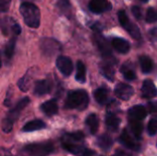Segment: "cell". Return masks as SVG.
<instances>
[{"instance_id": "obj_1", "label": "cell", "mask_w": 157, "mask_h": 156, "mask_svg": "<svg viewBox=\"0 0 157 156\" xmlns=\"http://www.w3.org/2000/svg\"><path fill=\"white\" fill-rule=\"evenodd\" d=\"M25 24L32 29H38L40 24V12L39 7L29 1H24L19 6Z\"/></svg>"}, {"instance_id": "obj_2", "label": "cell", "mask_w": 157, "mask_h": 156, "mask_svg": "<svg viewBox=\"0 0 157 156\" xmlns=\"http://www.w3.org/2000/svg\"><path fill=\"white\" fill-rule=\"evenodd\" d=\"M89 97L86 91L83 89L74 90L68 93L64 107L68 109L84 110L87 108Z\"/></svg>"}, {"instance_id": "obj_3", "label": "cell", "mask_w": 157, "mask_h": 156, "mask_svg": "<svg viewBox=\"0 0 157 156\" xmlns=\"http://www.w3.org/2000/svg\"><path fill=\"white\" fill-rule=\"evenodd\" d=\"M28 104H29V99L28 97H24L23 99L19 100L16 104V106L8 112L7 116L5 118L2 124V130L4 132L8 133L9 131H11L14 122L17 120L20 112L28 106Z\"/></svg>"}, {"instance_id": "obj_4", "label": "cell", "mask_w": 157, "mask_h": 156, "mask_svg": "<svg viewBox=\"0 0 157 156\" xmlns=\"http://www.w3.org/2000/svg\"><path fill=\"white\" fill-rule=\"evenodd\" d=\"M77 143L80 142L73 141L64 135L62 138V146L68 153L76 156H92L94 154V153L87 149L85 145L79 144Z\"/></svg>"}, {"instance_id": "obj_5", "label": "cell", "mask_w": 157, "mask_h": 156, "mask_svg": "<svg viewBox=\"0 0 157 156\" xmlns=\"http://www.w3.org/2000/svg\"><path fill=\"white\" fill-rule=\"evenodd\" d=\"M118 18L119 21L121 25V27L135 40H140L142 38V34H141V30L140 29L137 27L136 24H134L133 22H132L127 15V13L125 12V10H120L118 13Z\"/></svg>"}, {"instance_id": "obj_6", "label": "cell", "mask_w": 157, "mask_h": 156, "mask_svg": "<svg viewBox=\"0 0 157 156\" xmlns=\"http://www.w3.org/2000/svg\"><path fill=\"white\" fill-rule=\"evenodd\" d=\"M53 150L54 147L51 143H31L24 148V151L29 156H48L53 152Z\"/></svg>"}, {"instance_id": "obj_7", "label": "cell", "mask_w": 157, "mask_h": 156, "mask_svg": "<svg viewBox=\"0 0 157 156\" xmlns=\"http://www.w3.org/2000/svg\"><path fill=\"white\" fill-rule=\"evenodd\" d=\"M94 40L98 50L100 51L102 56L105 58V61H116L115 58L112 56V52H111V49H110V45L109 41L98 31L95 33Z\"/></svg>"}, {"instance_id": "obj_8", "label": "cell", "mask_w": 157, "mask_h": 156, "mask_svg": "<svg viewBox=\"0 0 157 156\" xmlns=\"http://www.w3.org/2000/svg\"><path fill=\"white\" fill-rule=\"evenodd\" d=\"M40 49L45 55L52 56L60 51L61 45L57 40L53 39L44 38L40 40Z\"/></svg>"}, {"instance_id": "obj_9", "label": "cell", "mask_w": 157, "mask_h": 156, "mask_svg": "<svg viewBox=\"0 0 157 156\" xmlns=\"http://www.w3.org/2000/svg\"><path fill=\"white\" fill-rule=\"evenodd\" d=\"M56 67L64 76L71 75L74 71V64L72 60L69 57L63 55H61L57 58Z\"/></svg>"}, {"instance_id": "obj_10", "label": "cell", "mask_w": 157, "mask_h": 156, "mask_svg": "<svg viewBox=\"0 0 157 156\" xmlns=\"http://www.w3.org/2000/svg\"><path fill=\"white\" fill-rule=\"evenodd\" d=\"M88 8L92 13L101 14L112 8L111 3L109 0H90Z\"/></svg>"}, {"instance_id": "obj_11", "label": "cell", "mask_w": 157, "mask_h": 156, "mask_svg": "<svg viewBox=\"0 0 157 156\" xmlns=\"http://www.w3.org/2000/svg\"><path fill=\"white\" fill-rule=\"evenodd\" d=\"M115 95L121 98V100L127 101L129 100L134 94V90L133 87L131 86L128 84H124V83H119L116 85L115 86Z\"/></svg>"}, {"instance_id": "obj_12", "label": "cell", "mask_w": 157, "mask_h": 156, "mask_svg": "<svg viewBox=\"0 0 157 156\" xmlns=\"http://www.w3.org/2000/svg\"><path fill=\"white\" fill-rule=\"evenodd\" d=\"M120 143L125 146L128 149H131L132 151H139L140 150V145L133 140V138L129 134L127 130H123L120 136Z\"/></svg>"}, {"instance_id": "obj_13", "label": "cell", "mask_w": 157, "mask_h": 156, "mask_svg": "<svg viewBox=\"0 0 157 156\" xmlns=\"http://www.w3.org/2000/svg\"><path fill=\"white\" fill-rule=\"evenodd\" d=\"M129 119L130 120H137L141 121L144 120L147 116V110L144 106L137 105L129 109Z\"/></svg>"}, {"instance_id": "obj_14", "label": "cell", "mask_w": 157, "mask_h": 156, "mask_svg": "<svg viewBox=\"0 0 157 156\" xmlns=\"http://www.w3.org/2000/svg\"><path fill=\"white\" fill-rule=\"evenodd\" d=\"M142 96L145 98H153L157 97V88L154 82L150 79L144 80L142 86Z\"/></svg>"}, {"instance_id": "obj_15", "label": "cell", "mask_w": 157, "mask_h": 156, "mask_svg": "<svg viewBox=\"0 0 157 156\" xmlns=\"http://www.w3.org/2000/svg\"><path fill=\"white\" fill-rule=\"evenodd\" d=\"M111 46L120 53L125 54L131 50V44L128 40L122 38H113L111 40Z\"/></svg>"}, {"instance_id": "obj_16", "label": "cell", "mask_w": 157, "mask_h": 156, "mask_svg": "<svg viewBox=\"0 0 157 156\" xmlns=\"http://www.w3.org/2000/svg\"><path fill=\"white\" fill-rule=\"evenodd\" d=\"M116 63H117V61H105V63L101 64V67H100V70L103 75L110 81L114 80V76H115L114 65Z\"/></svg>"}, {"instance_id": "obj_17", "label": "cell", "mask_w": 157, "mask_h": 156, "mask_svg": "<svg viewBox=\"0 0 157 156\" xmlns=\"http://www.w3.org/2000/svg\"><path fill=\"white\" fill-rule=\"evenodd\" d=\"M40 109L45 115L50 116V117L57 114L58 113V105H57L56 100L51 99V100H48V101L42 103L40 106Z\"/></svg>"}, {"instance_id": "obj_18", "label": "cell", "mask_w": 157, "mask_h": 156, "mask_svg": "<svg viewBox=\"0 0 157 156\" xmlns=\"http://www.w3.org/2000/svg\"><path fill=\"white\" fill-rule=\"evenodd\" d=\"M51 91V84L47 80H39L35 83L34 94L37 96H43Z\"/></svg>"}, {"instance_id": "obj_19", "label": "cell", "mask_w": 157, "mask_h": 156, "mask_svg": "<svg viewBox=\"0 0 157 156\" xmlns=\"http://www.w3.org/2000/svg\"><path fill=\"white\" fill-rule=\"evenodd\" d=\"M121 120L113 113H108L106 116V126L109 131L115 132L119 130Z\"/></svg>"}, {"instance_id": "obj_20", "label": "cell", "mask_w": 157, "mask_h": 156, "mask_svg": "<svg viewBox=\"0 0 157 156\" xmlns=\"http://www.w3.org/2000/svg\"><path fill=\"white\" fill-rule=\"evenodd\" d=\"M46 128V124L44 123V121L40 120H33L31 121H29L28 123H26L22 129V131L24 132H31V131H40L42 129Z\"/></svg>"}, {"instance_id": "obj_21", "label": "cell", "mask_w": 157, "mask_h": 156, "mask_svg": "<svg viewBox=\"0 0 157 156\" xmlns=\"http://www.w3.org/2000/svg\"><path fill=\"white\" fill-rule=\"evenodd\" d=\"M94 97L96 101L100 105H106L109 101V91L106 87H98L94 92Z\"/></svg>"}, {"instance_id": "obj_22", "label": "cell", "mask_w": 157, "mask_h": 156, "mask_svg": "<svg viewBox=\"0 0 157 156\" xmlns=\"http://www.w3.org/2000/svg\"><path fill=\"white\" fill-rule=\"evenodd\" d=\"M86 124L87 128L89 129V131L91 134H96L98 131V126H99V120L98 117L96 114H90L87 116Z\"/></svg>"}, {"instance_id": "obj_23", "label": "cell", "mask_w": 157, "mask_h": 156, "mask_svg": "<svg viewBox=\"0 0 157 156\" xmlns=\"http://www.w3.org/2000/svg\"><path fill=\"white\" fill-rule=\"evenodd\" d=\"M139 62H140V65H141V69H142L143 73L149 74V73H151L153 71L154 63H153V60L149 56L142 55L139 58Z\"/></svg>"}, {"instance_id": "obj_24", "label": "cell", "mask_w": 157, "mask_h": 156, "mask_svg": "<svg viewBox=\"0 0 157 156\" xmlns=\"http://www.w3.org/2000/svg\"><path fill=\"white\" fill-rule=\"evenodd\" d=\"M75 79L79 83H85L86 80V68L83 62L77 61L76 63V73H75Z\"/></svg>"}, {"instance_id": "obj_25", "label": "cell", "mask_w": 157, "mask_h": 156, "mask_svg": "<svg viewBox=\"0 0 157 156\" xmlns=\"http://www.w3.org/2000/svg\"><path fill=\"white\" fill-rule=\"evenodd\" d=\"M121 72L123 74V77L128 80V81H132V80H135L136 79V74L132 68V65L130 64L129 63H124L121 68Z\"/></svg>"}, {"instance_id": "obj_26", "label": "cell", "mask_w": 157, "mask_h": 156, "mask_svg": "<svg viewBox=\"0 0 157 156\" xmlns=\"http://www.w3.org/2000/svg\"><path fill=\"white\" fill-rule=\"evenodd\" d=\"M112 144H113L112 139H111L108 134L101 135V136L98 139V145L103 151L108 152L109 150H110Z\"/></svg>"}, {"instance_id": "obj_27", "label": "cell", "mask_w": 157, "mask_h": 156, "mask_svg": "<svg viewBox=\"0 0 157 156\" xmlns=\"http://www.w3.org/2000/svg\"><path fill=\"white\" fill-rule=\"evenodd\" d=\"M130 128H131V131H132L133 136L137 140H140L142 137L143 130H144L143 124L137 120H130Z\"/></svg>"}, {"instance_id": "obj_28", "label": "cell", "mask_w": 157, "mask_h": 156, "mask_svg": "<svg viewBox=\"0 0 157 156\" xmlns=\"http://www.w3.org/2000/svg\"><path fill=\"white\" fill-rule=\"evenodd\" d=\"M57 7L59 11L63 15H69L72 10V6L70 3V0H58L57 2Z\"/></svg>"}, {"instance_id": "obj_29", "label": "cell", "mask_w": 157, "mask_h": 156, "mask_svg": "<svg viewBox=\"0 0 157 156\" xmlns=\"http://www.w3.org/2000/svg\"><path fill=\"white\" fill-rule=\"evenodd\" d=\"M16 40H17V35H14L9 41L6 43V48H5V55L7 59H11L13 54H14V50H15V45H16Z\"/></svg>"}, {"instance_id": "obj_30", "label": "cell", "mask_w": 157, "mask_h": 156, "mask_svg": "<svg viewBox=\"0 0 157 156\" xmlns=\"http://www.w3.org/2000/svg\"><path fill=\"white\" fill-rule=\"evenodd\" d=\"M146 22L147 23H155L157 21V12L153 7H149L146 12Z\"/></svg>"}, {"instance_id": "obj_31", "label": "cell", "mask_w": 157, "mask_h": 156, "mask_svg": "<svg viewBox=\"0 0 157 156\" xmlns=\"http://www.w3.org/2000/svg\"><path fill=\"white\" fill-rule=\"evenodd\" d=\"M147 131L150 136H154L157 133V119H152L148 122Z\"/></svg>"}, {"instance_id": "obj_32", "label": "cell", "mask_w": 157, "mask_h": 156, "mask_svg": "<svg viewBox=\"0 0 157 156\" xmlns=\"http://www.w3.org/2000/svg\"><path fill=\"white\" fill-rule=\"evenodd\" d=\"M64 136H66L67 138L73 140V141H76V142H83V140L85 139V135L82 131H75V132H72V133H66L64 134Z\"/></svg>"}, {"instance_id": "obj_33", "label": "cell", "mask_w": 157, "mask_h": 156, "mask_svg": "<svg viewBox=\"0 0 157 156\" xmlns=\"http://www.w3.org/2000/svg\"><path fill=\"white\" fill-rule=\"evenodd\" d=\"M26 78H27V76L25 75L17 83V86H18L19 89L21 91H23V92H27L28 91V88H29V81H27Z\"/></svg>"}, {"instance_id": "obj_34", "label": "cell", "mask_w": 157, "mask_h": 156, "mask_svg": "<svg viewBox=\"0 0 157 156\" xmlns=\"http://www.w3.org/2000/svg\"><path fill=\"white\" fill-rule=\"evenodd\" d=\"M132 15L134 16L135 18H137V19H141L142 18V9L140 8V6H133L132 7Z\"/></svg>"}, {"instance_id": "obj_35", "label": "cell", "mask_w": 157, "mask_h": 156, "mask_svg": "<svg viewBox=\"0 0 157 156\" xmlns=\"http://www.w3.org/2000/svg\"><path fill=\"white\" fill-rule=\"evenodd\" d=\"M11 0H0V6L2 12H6L9 8V4Z\"/></svg>"}, {"instance_id": "obj_36", "label": "cell", "mask_w": 157, "mask_h": 156, "mask_svg": "<svg viewBox=\"0 0 157 156\" xmlns=\"http://www.w3.org/2000/svg\"><path fill=\"white\" fill-rule=\"evenodd\" d=\"M11 30L13 31L14 35L18 36V35L20 34V32H21V28H20V26H19L18 24L15 23V24H13V25L11 26Z\"/></svg>"}, {"instance_id": "obj_37", "label": "cell", "mask_w": 157, "mask_h": 156, "mask_svg": "<svg viewBox=\"0 0 157 156\" xmlns=\"http://www.w3.org/2000/svg\"><path fill=\"white\" fill-rule=\"evenodd\" d=\"M149 110L152 114H157V102L149 103Z\"/></svg>"}, {"instance_id": "obj_38", "label": "cell", "mask_w": 157, "mask_h": 156, "mask_svg": "<svg viewBox=\"0 0 157 156\" xmlns=\"http://www.w3.org/2000/svg\"><path fill=\"white\" fill-rule=\"evenodd\" d=\"M117 156H131V155H129V154H124V153H121V152H118V153H117Z\"/></svg>"}, {"instance_id": "obj_39", "label": "cell", "mask_w": 157, "mask_h": 156, "mask_svg": "<svg viewBox=\"0 0 157 156\" xmlns=\"http://www.w3.org/2000/svg\"><path fill=\"white\" fill-rule=\"evenodd\" d=\"M139 1H141V2H143V3H147L149 0H139Z\"/></svg>"}]
</instances>
